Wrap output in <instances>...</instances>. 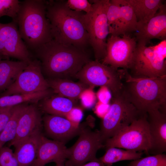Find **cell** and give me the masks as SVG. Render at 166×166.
I'll return each instance as SVG.
<instances>
[{
    "label": "cell",
    "mask_w": 166,
    "mask_h": 166,
    "mask_svg": "<svg viewBox=\"0 0 166 166\" xmlns=\"http://www.w3.org/2000/svg\"><path fill=\"white\" fill-rule=\"evenodd\" d=\"M42 130L37 131L15 147L19 166H32L36 158Z\"/></svg>",
    "instance_id": "19"
},
{
    "label": "cell",
    "mask_w": 166,
    "mask_h": 166,
    "mask_svg": "<svg viewBox=\"0 0 166 166\" xmlns=\"http://www.w3.org/2000/svg\"><path fill=\"white\" fill-rule=\"evenodd\" d=\"M47 1H20L16 23L22 38L29 51H34L53 39L46 16Z\"/></svg>",
    "instance_id": "4"
},
{
    "label": "cell",
    "mask_w": 166,
    "mask_h": 166,
    "mask_svg": "<svg viewBox=\"0 0 166 166\" xmlns=\"http://www.w3.org/2000/svg\"><path fill=\"white\" fill-rule=\"evenodd\" d=\"M85 13L70 9L66 0L47 1L46 16L50 24L53 39L59 43L87 50L90 44L83 19Z\"/></svg>",
    "instance_id": "2"
},
{
    "label": "cell",
    "mask_w": 166,
    "mask_h": 166,
    "mask_svg": "<svg viewBox=\"0 0 166 166\" xmlns=\"http://www.w3.org/2000/svg\"><path fill=\"white\" fill-rule=\"evenodd\" d=\"M121 15L119 0H109L106 11V16L109 27V35L115 30Z\"/></svg>",
    "instance_id": "28"
},
{
    "label": "cell",
    "mask_w": 166,
    "mask_h": 166,
    "mask_svg": "<svg viewBox=\"0 0 166 166\" xmlns=\"http://www.w3.org/2000/svg\"><path fill=\"white\" fill-rule=\"evenodd\" d=\"M66 2L69 8L74 11L87 13L93 10L92 4L87 0H68Z\"/></svg>",
    "instance_id": "33"
},
{
    "label": "cell",
    "mask_w": 166,
    "mask_h": 166,
    "mask_svg": "<svg viewBox=\"0 0 166 166\" xmlns=\"http://www.w3.org/2000/svg\"><path fill=\"white\" fill-rule=\"evenodd\" d=\"M85 125L79 134V137L71 147L68 148L69 156L65 166H79L97 159V151L105 147L100 131H93Z\"/></svg>",
    "instance_id": "10"
},
{
    "label": "cell",
    "mask_w": 166,
    "mask_h": 166,
    "mask_svg": "<svg viewBox=\"0 0 166 166\" xmlns=\"http://www.w3.org/2000/svg\"><path fill=\"white\" fill-rule=\"evenodd\" d=\"M105 142V147L107 149L122 148L148 153L152 146L147 113H142L129 125Z\"/></svg>",
    "instance_id": "8"
},
{
    "label": "cell",
    "mask_w": 166,
    "mask_h": 166,
    "mask_svg": "<svg viewBox=\"0 0 166 166\" xmlns=\"http://www.w3.org/2000/svg\"><path fill=\"white\" fill-rule=\"evenodd\" d=\"M79 166H105V165L99 159H97Z\"/></svg>",
    "instance_id": "38"
},
{
    "label": "cell",
    "mask_w": 166,
    "mask_h": 166,
    "mask_svg": "<svg viewBox=\"0 0 166 166\" xmlns=\"http://www.w3.org/2000/svg\"><path fill=\"white\" fill-rule=\"evenodd\" d=\"M20 3L18 0H0V18L8 16L16 22Z\"/></svg>",
    "instance_id": "29"
},
{
    "label": "cell",
    "mask_w": 166,
    "mask_h": 166,
    "mask_svg": "<svg viewBox=\"0 0 166 166\" xmlns=\"http://www.w3.org/2000/svg\"><path fill=\"white\" fill-rule=\"evenodd\" d=\"M75 78L89 87L106 86L112 96L123 90V84L118 69L97 61H91L85 65L77 73Z\"/></svg>",
    "instance_id": "9"
},
{
    "label": "cell",
    "mask_w": 166,
    "mask_h": 166,
    "mask_svg": "<svg viewBox=\"0 0 166 166\" xmlns=\"http://www.w3.org/2000/svg\"><path fill=\"white\" fill-rule=\"evenodd\" d=\"M120 6V17L116 28L110 35H130L136 32L137 21L131 6L126 0H119Z\"/></svg>",
    "instance_id": "23"
},
{
    "label": "cell",
    "mask_w": 166,
    "mask_h": 166,
    "mask_svg": "<svg viewBox=\"0 0 166 166\" xmlns=\"http://www.w3.org/2000/svg\"><path fill=\"white\" fill-rule=\"evenodd\" d=\"M49 88L43 75L40 61L31 59L2 96L35 93L47 90Z\"/></svg>",
    "instance_id": "12"
},
{
    "label": "cell",
    "mask_w": 166,
    "mask_h": 166,
    "mask_svg": "<svg viewBox=\"0 0 166 166\" xmlns=\"http://www.w3.org/2000/svg\"><path fill=\"white\" fill-rule=\"evenodd\" d=\"M99 101L104 104H109L112 97L110 90L106 86H101L96 94Z\"/></svg>",
    "instance_id": "35"
},
{
    "label": "cell",
    "mask_w": 166,
    "mask_h": 166,
    "mask_svg": "<svg viewBox=\"0 0 166 166\" xmlns=\"http://www.w3.org/2000/svg\"><path fill=\"white\" fill-rule=\"evenodd\" d=\"M42 120L47 135L53 140L65 143L71 138L79 135L85 126L74 123L64 117L53 115H46Z\"/></svg>",
    "instance_id": "15"
},
{
    "label": "cell",
    "mask_w": 166,
    "mask_h": 166,
    "mask_svg": "<svg viewBox=\"0 0 166 166\" xmlns=\"http://www.w3.org/2000/svg\"><path fill=\"white\" fill-rule=\"evenodd\" d=\"M0 42L8 58L10 57L22 61L31 60L30 52L21 38L15 22L0 23Z\"/></svg>",
    "instance_id": "13"
},
{
    "label": "cell",
    "mask_w": 166,
    "mask_h": 166,
    "mask_svg": "<svg viewBox=\"0 0 166 166\" xmlns=\"http://www.w3.org/2000/svg\"><path fill=\"white\" fill-rule=\"evenodd\" d=\"M40 104V109L49 114L65 117L74 107L76 102L64 97L57 95L50 96L42 99Z\"/></svg>",
    "instance_id": "21"
},
{
    "label": "cell",
    "mask_w": 166,
    "mask_h": 166,
    "mask_svg": "<svg viewBox=\"0 0 166 166\" xmlns=\"http://www.w3.org/2000/svg\"><path fill=\"white\" fill-rule=\"evenodd\" d=\"M69 156L65 143L47 139L42 135L35 161L32 166H44L50 162L65 163Z\"/></svg>",
    "instance_id": "16"
},
{
    "label": "cell",
    "mask_w": 166,
    "mask_h": 166,
    "mask_svg": "<svg viewBox=\"0 0 166 166\" xmlns=\"http://www.w3.org/2000/svg\"><path fill=\"white\" fill-rule=\"evenodd\" d=\"M55 166H65L64 163H61L58 164H56Z\"/></svg>",
    "instance_id": "39"
},
{
    "label": "cell",
    "mask_w": 166,
    "mask_h": 166,
    "mask_svg": "<svg viewBox=\"0 0 166 166\" xmlns=\"http://www.w3.org/2000/svg\"><path fill=\"white\" fill-rule=\"evenodd\" d=\"M14 107V106L0 107V135L10 118Z\"/></svg>",
    "instance_id": "34"
},
{
    "label": "cell",
    "mask_w": 166,
    "mask_h": 166,
    "mask_svg": "<svg viewBox=\"0 0 166 166\" xmlns=\"http://www.w3.org/2000/svg\"><path fill=\"white\" fill-rule=\"evenodd\" d=\"M48 78L71 80L92 60L86 50L53 39L34 51Z\"/></svg>",
    "instance_id": "1"
},
{
    "label": "cell",
    "mask_w": 166,
    "mask_h": 166,
    "mask_svg": "<svg viewBox=\"0 0 166 166\" xmlns=\"http://www.w3.org/2000/svg\"><path fill=\"white\" fill-rule=\"evenodd\" d=\"M110 106L109 104H104L99 101L95 108V113L98 116L103 118L108 112Z\"/></svg>",
    "instance_id": "37"
},
{
    "label": "cell",
    "mask_w": 166,
    "mask_h": 166,
    "mask_svg": "<svg viewBox=\"0 0 166 166\" xmlns=\"http://www.w3.org/2000/svg\"><path fill=\"white\" fill-rule=\"evenodd\" d=\"M152 142L151 151L156 154L166 150V112L156 109L147 113Z\"/></svg>",
    "instance_id": "18"
},
{
    "label": "cell",
    "mask_w": 166,
    "mask_h": 166,
    "mask_svg": "<svg viewBox=\"0 0 166 166\" xmlns=\"http://www.w3.org/2000/svg\"><path fill=\"white\" fill-rule=\"evenodd\" d=\"M49 89L43 91L26 94H17L0 97V107L14 106L27 103H36L50 96L53 93Z\"/></svg>",
    "instance_id": "25"
},
{
    "label": "cell",
    "mask_w": 166,
    "mask_h": 166,
    "mask_svg": "<svg viewBox=\"0 0 166 166\" xmlns=\"http://www.w3.org/2000/svg\"><path fill=\"white\" fill-rule=\"evenodd\" d=\"M142 154V152L111 147L107 148L105 154L99 159L105 165L111 166L113 163L119 161L140 159Z\"/></svg>",
    "instance_id": "27"
},
{
    "label": "cell",
    "mask_w": 166,
    "mask_h": 166,
    "mask_svg": "<svg viewBox=\"0 0 166 166\" xmlns=\"http://www.w3.org/2000/svg\"><path fill=\"white\" fill-rule=\"evenodd\" d=\"M42 120L38 107L35 104L28 105L19 120L14 139L9 147L14 148L36 132L42 130Z\"/></svg>",
    "instance_id": "17"
},
{
    "label": "cell",
    "mask_w": 166,
    "mask_h": 166,
    "mask_svg": "<svg viewBox=\"0 0 166 166\" xmlns=\"http://www.w3.org/2000/svg\"><path fill=\"white\" fill-rule=\"evenodd\" d=\"M123 91L141 113L158 109L166 112V76L155 77L131 76L127 69H118Z\"/></svg>",
    "instance_id": "3"
},
{
    "label": "cell",
    "mask_w": 166,
    "mask_h": 166,
    "mask_svg": "<svg viewBox=\"0 0 166 166\" xmlns=\"http://www.w3.org/2000/svg\"><path fill=\"white\" fill-rule=\"evenodd\" d=\"M3 59H5V58L3 57V56L0 53V60H2Z\"/></svg>",
    "instance_id": "40"
},
{
    "label": "cell",
    "mask_w": 166,
    "mask_h": 166,
    "mask_svg": "<svg viewBox=\"0 0 166 166\" xmlns=\"http://www.w3.org/2000/svg\"><path fill=\"white\" fill-rule=\"evenodd\" d=\"M0 166H19L14 152L9 147L0 148Z\"/></svg>",
    "instance_id": "31"
},
{
    "label": "cell",
    "mask_w": 166,
    "mask_h": 166,
    "mask_svg": "<svg viewBox=\"0 0 166 166\" xmlns=\"http://www.w3.org/2000/svg\"><path fill=\"white\" fill-rule=\"evenodd\" d=\"M109 109L102 121L99 130L104 142L129 125L143 113L139 111L122 91L112 96Z\"/></svg>",
    "instance_id": "7"
},
{
    "label": "cell",
    "mask_w": 166,
    "mask_h": 166,
    "mask_svg": "<svg viewBox=\"0 0 166 166\" xmlns=\"http://www.w3.org/2000/svg\"><path fill=\"white\" fill-rule=\"evenodd\" d=\"M128 166H166V155L160 154L140 158L130 163Z\"/></svg>",
    "instance_id": "30"
},
{
    "label": "cell",
    "mask_w": 166,
    "mask_h": 166,
    "mask_svg": "<svg viewBox=\"0 0 166 166\" xmlns=\"http://www.w3.org/2000/svg\"><path fill=\"white\" fill-rule=\"evenodd\" d=\"M137 44L135 37L130 35H110L107 40L106 55L100 62L117 69L128 70Z\"/></svg>",
    "instance_id": "11"
},
{
    "label": "cell",
    "mask_w": 166,
    "mask_h": 166,
    "mask_svg": "<svg viewBox=\"0 0 166 166\" xmlns=\"http://www.w3.org/2000/svg\"><path fill=\"white\" fill-rule=\"evenodd\" d=\"M137 44L147 45L151 40L166 39V6L163 4L148 22L137 23L134 37Z\"/></svg>",
    "instance_id": "14"
},
{
    "label": "cell",
    "mask_w": 166,
    "mask_h": 166,
    "mask_svg": "<svg viewBox=\"0 0 166 166\" xmlns=\"http://www.w3.org/2000/svg\"><path fill=\"white\" fill-rule=\"evenodd\" d=\"M28 105L27 104H23L14 106L10 118L0 135V148L14 138L20 118Z\"/></svg>",
    "instance_id": "26"
},
{
    "label": "cell",
    "mask_w": 166,
    "mask_h": 166,
    "mask_svg": "<svg viewBox=\"0 0 166 166\" xmlns=\"http://www.w3.org/2000/svg\"><path fill=\"white\" fill-rule=\"evenodd\" d=\"M46 80L53 93L72 100L79 98L81 93L89 87L81 81L75 82L70 79L48 78Z\"/></svg>",
    "instance_id": "20"
},
{
    "label": "cell",
    "mask_w": 166,
    "mask_h": 166,
    "mask_svg": "<svg viewBox=\"0 0 166 166\" xmlns=\"http://www.w3.org/2000/svg\"><path fill=\"white\" fill-rule=\"evenodd\" d=\"M89 1L93 10L83 15V21L89 34V44L93 48L95 60L100 62L106 54V42L109 35L106 11L109 0Z\"/></svg>",
    "instance_id": "6"
},
{
    "label": "cell",
    "mask_w": 166,
    "mask_h": 166,
    "mask_svg": "<svg viewBox=\"0 0 166 166\" xmlns=\"http://www.w3.org/2000/svg\"><path fill=\"white\" fill-rule=\"evenodd\" d=\"M30 61L0 60V91L6 90L14 82Z\"/></svg>",
    "instance_id": "22"
},
{
    "label": "cell",
    "mask_w": 166,
    "mask_h": 166,
    "mask_svg": "<svg viewBox=\"0 0 166 166\" xmlns=\"http://www.w3.org/2000/svg\"><path fill=\"white\" fill-rule=\"evenodd\" d=\"M83 116V113L80 108H73L65 116L66 118L74 123L79 124Z\"/></svg>",
    "instance_id": "36"
},
{
    "label": "cell",
    "mask_w": 166,
    "mask_h": 166,
    "mask_svg": "<svg viewBox=\"0 0 166 166\" xmlns=\"http://www.w3.org/2000/svg\"><path fill=\"white\" fill-rule=\"evenodd\" d=\"M131 6L138 23L148 22L163 5L161 0H126Z\"/></svg>",
    "instance_id": "24"
},
{
    "label": "cell",
    "mask_w": 166,
    "mask_h": 166,
    "mask_svg": "<svg viewBox=\"0 0 166 166\" xmlns=\"http://www.w3.org/2000/svg\"><path fill=\"white\" fill-rule=\"evenodd\" d=\"M166 57V39L150 46L137 44L128 71L133 76H165Z\"/></svg>",
    "instance_id": "5"
},
{
    "label": "cell",
    "mask_w": 166,
    "mask_h": 166,
    "mask_svg": "<svg viewBox=\"0 0 166 166\" xmlns=\"http://www.w3.org/2000/svg\"><path fill=\"white\" fill-rule=\"evenodd\" d=\"M93 88L89 87L81 94L79 98L83 106L86 109L92 108L95 104L97 96L93 90Z\"/></svg>",
    "instance_id": "32"
}]
</instances>
